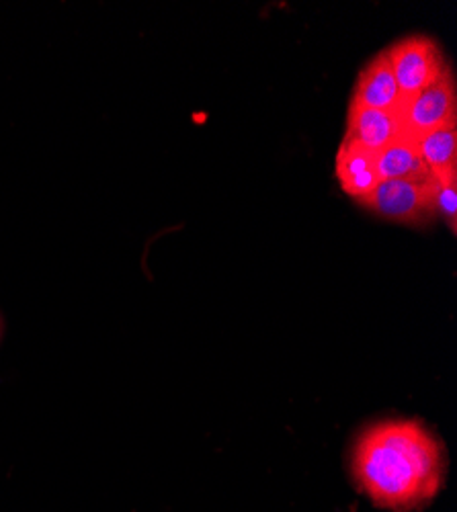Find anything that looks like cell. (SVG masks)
<instances>
[{"label":"cell","mask_w":457,"mask_h":512,"mask_svg":"<svg viewBox=\"0 0 457 512\" xmlns=\"http://www.w3.org/2000/svg\"><path fill=\"white\" fill-rule=\"evenodd\" d=\"M355 488L376 508L417 512L445 488L447 449L419 418H386L359 433L351 451Z\"/></svg>","instance_id":"obj_1"},{"label":"cell","mask_w":457,"mask_h":512,"mask_svg":"<svg viewBox=\"0 0 457 512\" xmlns=\"http://www.w3.org/2000/svg\"><path fill=\"white\" fill-rule=\"evenodd\" d=\"M382 181H429L431 173L419 152L417 140L404 138L376 154Z\"/></svg>","instance_id":"obj_8"},{"label":"cell","mask_w":457,"mask_h":512,"mask_svg":"<svg viewBox=\"0 0 457 512\" xmlns=\"http://www.w3.org/2000/svg\"><path fill=\"white\" fill-rule=\"evenodd\" d=\"M404 138L410 136L406 134L400 107L392 111H380L349 105L345 140H351L378 154Z\"/></svg>","instance_id":"obj_5"},{"label":"cell","mask_w":457,"mask_h":512,"mask_svg":"<svg viewBox=\"0 0 457 512\" xmlns=\"http://www.w3.org/2000/svg\"><path fill=\"white\" fill-rule=\"evenodd\" d=\"M384 52L388 56V62L398 82V89L404 99L433 87V84L449 70L441 48L431 37H404Z\"/></svg>","instance_id":"obj_3"},{"label":"cell","mask_w":457,"mask_h":512,"mask_svg":"<svg viewBox=\"0 0 457 512\" xmlns=\"http://www.w3.org/2000/svg\"><path fill=\"white\" fill-rule=\"evenodd\" d=\"M433 205L437 218L445 220L451 234L457 232V168L431 175Z\"/></svg>","instance_id":"obj_10"},{"label":"cell","mask_w":457,"mask_h":512,"mask_svg":"<svg viewBox=\"0 0 457 512\" xmlns=\"http://www.w3.org/2000/svg\"><path fill=\"white\" fill-rule=\"evenodd\" d=\"M0 338H3V320H0Z\"/></svg>","instance_id":"obj_11"},{"label":"cell","mask_w":457,"mask_h":512,"mask_svg":"<svg viewBox=\"0 0 457 512\" xmlns=\"http://www.w3.org/2000/svg\"><path fill=\"white\" fill-rule=\"evenodd\" d=\"M402 101L404 97L398 89V82L388 62V56L386 52H380L361 68L349 105L392 111L398 109Z\"/></svg>","instance_id":"obj_6"},{"label":"cell","mask_w":457,"mask_h":512,"mask_svg":"<svg viewBox=\"0 0 457 512\" xmlns=\"http://www.w3.org/2000/svg\"><path fill=\"white\" fill-rule=\"evenodd\" d=\"M335 173L341 189L355 201H361L382 183L376 152L345 138L337 150Z\"/></svg>","instance_id":"obj_7"},{"label":"cell","mask_w":457,"mask_h":512,"mask_svg":"<svg viewBox=\"0 0 457 512\" xmlns=\"http://www.w3.org/2000/svg\"><path fill=\"white\" fill-rule=\"evenodd\" d=\"M417 146L431 175L457 168V121L425 134Z\"/></svg>","instance_id":"obj_9"},{"label":"cell","mask_w":457,"mask_h":512,"mask_svg":"<svg viewBox=\"0 0 457 512\" xmlns=\"http://www.w3.org/2000/svg\"><path fill=\"white\" fill-rule=\"evenodd\" d=\"M400 113L406 134L419 140L425 134L457 121V91L453 72L447 70L433 87L402 101Z\"/></svg>","instance_id":"obj_4"},{"label":"cell","mask_w":457,"mask_h":512,"mask_svg":"<svg viewBox=\"0 0 457 512\" xmlns=\"http://www.w3.org/2000/svg\"><path fill=\"white\" fill-rule=\"evenodd\" d=\"M376 216L404 224L410 228H425L437 220L433 205V181H382L367 197L357 201Z\"/></svg>","instance_id":"obj_2"}]
</instances>
